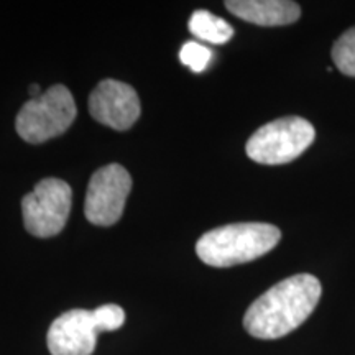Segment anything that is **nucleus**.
I'll return each instance as SVG.
<instances>
[{
    "label": "nucleus",
    "instance_id": "39448f33",
    "mask_svg": "<svg viewBox=\"0 0 355 355\" xmlns=\"http://www.w3.org/2000/svg\"><path fill=\"white\" fill-rule=\"evenodd\" d=\"M73 191L58 178H44L21 201L25 229L35 237H55L64 229L71 212Z\"/></svg>",
    "mask_w": 355,
    "mask_h": 355
},
{
    "label": "nucleus",
    "instance_id": "f8f14e48",
    "mask_svg": "<svg viewBox=\"0 0 355 355\" xmlns=\"http://www.w3.org/2000/svg\"><path fill=\"white\" fill-rule=\"evenodd\" d=\"M212 51L198 42H186L180 51V61L193 71L202 73L211 64Z\"/></svg>",
    "mask_w": 355,
    "mask_h": 355
},
{
    "label": "nucleus",
    "instance_id": "0eeeda50",
    "mask_svg": "<svg viewBox=\"0 0 355 355\" xmlns=\"http://www.w3.org/2000/svg\"><path fill=\"white\" fill-rule=\"evenodd\" d=\"M89 112L102 125L114 130H128L139 121L141 105L137 91L125 83L105 79L89 97Z\"/></svg>",
    "mask_w": 355,
    "mask_h": 355
},
{
    "label": "nucleus",
    "instance_id": "20e7f679",
    "mask_svg": "<svg viewBox=\"0 0 355 355\" xmlns=\"http://www.w3.org/2000/svg\"><path fill=\"white\" fill-rule=\"evenodd\" d=\"M316 130L298 115L265 123L245 145L247 157L260 165H285L301 157L313 145Z\"/></svg>",
    "mask_w": 355,
    "mask_h": 355
},
{
    "label": "nucleus",
    "instance_id": "ddd939ff",
    "mask_svg": "<svg viewBox=\"0 0 355 355\" xmlns=\"http://www.w3.org/2000/svg\"><path fill=\"white\" fill-rule=\"evenodd\" d=\"M92 318L97 332L117 331L125 322V311L117 304H104L92 311Z\"/></svg>",
    "mask_w": 355,
    "mask_h": 355
},
{
    "label": "nucleus",
    "instance_id": "9b49d317",
    "mask_svg": "<svg viewBox=\"0 0 355 355\" xmlns=\"http://www.w3.org/2000/svg\"><path fill=\"white\" fill-rule=\"evenodd\" d=\"M331 55L336 68L340 73L355 78V26L337 38Z\"/></svg>",
    "mask_w": 355,
    "mask_h": 355
},
{
    "label": "nucleus",
    "instance_id": "9d476101",
    "mask_svg": "<svg viewBox=\"0 0 355 355\" xmlns=\"http://www.w3.org/2000/svg\"><path fill=\"white\" fill-rule=\"evenodd\" d=\"M189 32L202 42L224 44L234 37V28L227 21L207 10H196L189 19Z\"/></svg>",
    "mask_w": 355,
    "mask_h": 355
},
{
    "label": "nucleus",
    "instance_id": "f257e3e1",
    "mask_svg": "<svg viewBox=\"0 0 355 355\" xmlns=\"http://www.w3.org/2000/svg\"><path fill=\"white\" fill-rule=\"evenodd\" d=\"M321 293V283L314 275L300 273L283 279L248 306L243 327L257 339L288 336L313 314Z\"/></svg>",
    "mask_w": 355,
    "mask_h": 355
},
{
    "label": "nucleus",
    "instance_id": "423d86ee",
    "mask_svg": "<svg viewBox=\"0 0 355 355\" xmlns=\"http://www.w3.org/2000/svg\"><path fill=\"white\" fill-rule=\"evenodd\" d=\"M130 189V173L119 163H110L97 170L89 181L84 201L87 220L101 227H109L119 222Z\"/></svg>",
    "mask_w": 355,
    "mask_h": 355
},
{
    "label": "nucleus",
    "instance_id": "1a4fd4ad",
    "mask_svg": "<svg viewBox=\"0 0 355 355\" xmlns=\"http://www.w3.org/2000/svg\"><path fill=\"white\" fill-rule=\"evenodd\" d=\"M227 10L248 24L260 26H283L295 24L301 8L290 0H227Z\"/></svg>",
    "mask_w": 355,
    "mask_h": 355
},
{
    "label": "nucleus",
    "instance_id": "f03ea898",
    "mask_svg": "<svg viewBox=\"0 0 355 355\" xmlns=\"http://www.w3.org/2000/svg\"><path fill=\"white\" fill-rule=\"evenodd\" d=\"M279 239L282 232L272 224L239 222L204 234L196 243V254L206 265L227 268L268 254Z\"/></svg>",
    "mask_w": 355,
    "mask_h": 355
},
{
    "label": "nucleus",
    "instance_id": "7ed1b4c3",
    "mask_svg": "<svg viewBox=\"0 0 355 355\" xmlns=\"http://www.w3.org/2000/svg\"><path fill=\"white\" fill-rule=\"evenodd\" d=\"M76 102L63 84H55L37 99H30L17 115V133L28 144H43L60 137L73 125Z\"/></svg>",
    "mask_w": 355,
    "mask_h": 355
},
{
    "label": "nucleus",
    "instance_id": "4468645a",
    "mask_svg": "<svg viewBox=\"0 0 355 355\" xmlns=\"http://www.w3.org/2000/svg\"><path fill=\"white\" fill-rule=\"evenodd\" d=\"M42 94L43 92L40 91L38 84H32V86H30V96H32V99H37V97H40Z\"/></svg>",
    "mask_w": 355,
    "mask_h": 355
},
{
    "label": "nucleus",
    "instance_id": "6e6552de",
    "mask_svg": "<svg viewBox=\"0 0 355 355\" xmlns=\"http://www.w3.org/2000/svg\"><path fill=\"white\" fill-rule=\"evenodd\" d=\"M97 334L92 311L69 309L50 326L48 350L51 355H92Z\"/></svg>",
    "mask_w": 355,
    "mask_h": 355
}]
</instances>
